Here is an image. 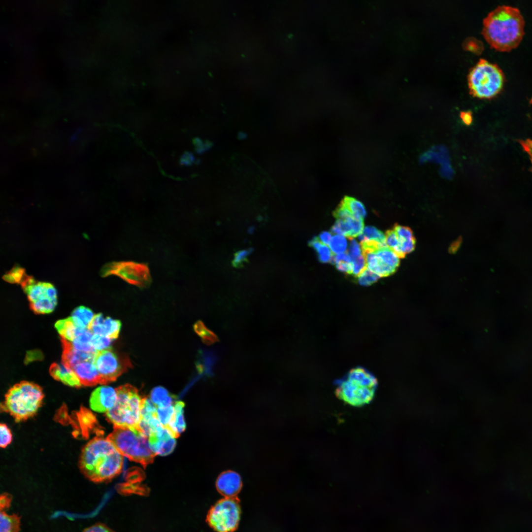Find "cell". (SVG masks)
Instances as JSON below:
<instances>
[{
    "label": "cell",
    "mask_w": 532,
    "mask_h": 532,
    "mask_svg": "<svg viewBox=\"0 0 532 532\" xmlns=\"http://www.w3.org/2000/svg\"><path fill=\"white\" fill-rule=\"evenodd\" d=\"M63 344V362L73 369L86 361H94L97 351L84 352L73 348L68 342L62 339Z\"/></svg>",
    "instance_id": "cell-19"
},
{
    "label": "cell",
    "mask_w": 532,
    "mask_h": 532,
    "mask_svg": "<svg viewBox=\"0 0 532 532\" xmlns=\"http://www.w3.org/2000/svg\"><path fill=\"white\" fill-rule=\"evenodd\" d=\"M341 202L354 216L363 220L366 217V208L363 204L358 200L347 196L343 198Z\"/></svg>",
    "instance_id": "cell-31"
},
{
    "label": "cell",
    "mask_w": 532,
    "mask_h": 532,
    "mask_svg": "<svg viewBox=\"0 0 532 532\" xmlns=\"http://www.w3.org/2000/svg\"><path fill=\"white\" fill-rule=\"evenodd\" d=\"M195 330L200 336L203 341L207 345L218 341L217 336L208 330L201 321H198L194 326Z\"/></svg>",
    "instance_id": "cell-32"
},
{
    "label": "cell",
    "mask_w": 532,
    "mask_h": 532,
    "mask_svg": "<svg viewBox=\"0 0 532 532\" xmlns=\"http://www.w3.org/2000/svg\"><path fill=\"white\" fill-rule=\"evenodd\" d=\"M0 446L1 448H5L12 441L11 432L6 424L2 423L0 425Z\"/></svg>",
    "instance_id": "cell-39"
},
{
    "label": "cell",
    "mask_w": 532,
    "mask_h": 532,
    "mask_svg": "<svg viewBox=\"0 0 532 532\" xmlns=\"http://www.w3.org/2000/svg\"><path fill=\"white\" fill-rule=\"evenodd\" d=\"M422 163L433 161L441 165V173L442 176L450 178L452 177L453 171L449 164V155L447 150L444 146L434 147L427 151L420 158Z\"/></svg>",
    "instance_id": "cell-16"
},
{
    "label": "cell",
    "mask_w": 532,
    "mask_h": 532,
    "mask_svg": "<svg viewBox=\"0 0 532 532\" xmlns=\"http://www.w3.org/2000/svg\"><path fill=\"white\" fill-rule=\"evenodd\" d=\"M308 244L317 252L320 262L322 263H331L333 254L329 247L320 241L318 237H314L309 242Z\"/></svg>",
    "instance_id": "cell-30"
},
{
    "label": "cell",
    "mask_w": 532,
    "mask_h": 532,
    "mask_svg": "<svg viewBox=\"0 0 532 532\" xmlns=\"http://www.w3.org/2000/svg\"><path fill=\"white\" fill-rule=\"evenodd\" d=\"M43 398L40 386L32 382H21L8 390L1 409L10 414L15 421H23L35 415Z\"/></svg>",
    "instance_id": "cell-3"
},
{
    "label": "cell",
    "mask_w": 532,
    "mask_h": 532,
    "mask_svg": "<svg viewBox=\"0 0 532 532\" xmlns=\"http://www.w3.org/2000/svg\"><path fill=\"white\" fill-rule=\"evenodd\" d=\"M240 500L236 497H224L209 510L206 522L216 532H234L240 518Z\"/></svg>",
    "instance_id": "cell-8"
},
{
    "label": "cell",
    "mask_w": 532,
    "mask_h": 532,
    "mask_svg": "<svg viewBox=\"0 0 532 532\" xmlns=\"http://www.w3.org/2000/svg\"><path fill=\"white\" fill-rule=\"evenodd\" d=\"M351 261L353 266L352 274L357 277L366 268L365 257L362 253L358 257L352 258Z\"/></svg>",
    "instance_id": "cell-38"
},
{
    "label": "cell",
    "mask_w": 532,
    "mask_h": 532,
    "mask_svg": "<svg viewBox=\"0 0 532 532\" xmlns=\"http://www.w3.org/2000/svg\"><path fill=\"white\" fill-rule=\"evenodd\" d=\"M357 277L358 283L360 285L367 286L376 282L379 279L380 276L366 267Z\"/></svg>",
    "instance_id": "cell-37"
},
{
    "label": "cell",
    "mask_w": 532,
    "mask_h": 532,
    "mask_svg": "<svg viewBox=\"0 0 532 532\" xmlns=\"http://www.w3.org/2000/svg\"><path fill=\"white\" fill-rule=\"evenodd\" d=\"M123 457L106 438L96 437L83 448L79 458V468L91 481H109L121 473Z\"/></svg>",
    "instance_id": "cell-2"
},
{
    "label": "cell",
    "mask_w": 532,
    "mask_h": 532,
    "mask_svg": "<svg viewBox=\"0 0 532 532\" xmlns=\"http://www.w3.org/2000/svg\"><path fill=\"white\" fill-rule=\"evenodd\" d=\"M242 483L240 475L235 471L228 470L218 477L216 486L218 491L225 497H235L240 491Z\"/></svg>",
    "instance_id": "cell-14"
},
{
    "label": "cell",
    "mask_w": 532,
    "mask_h": 532,
    "mask_svg": "<svg viewBox=\"0 0 532 532\" xmlns=\"http://www.w3.org/2000/svg\"><path fill=\"white\" fill-rule=\"evenodd\" d=\"M0 532H19L20 517L17 514L9 515L5 511H0Z\"/></svg>",
    "instance_id": "cell-26"
},
{
    "label": "cell",
    "mask_w": 532,
    "mask_h": 532,
    "mask_svg": "<svg viewBox=\"0 0 532 532\" xmlns=\"http://www.w3.org/2000/svg\"><path fill=\"white\" fill-rule=\"evenodd\" d=\"M117 399L116 389L102 386L97 388L91 394L89 404L92 410L99 413H106L114 405Z\"/></svg>",
    "instance_id": "cell-12"
},
{
    "label": "cell",
    "mask_w": 532,
    "mask_h": 532,
    "mask_svg": "<svg viewBox=\"0 0 532 532\" xmlns=\"http://www.w3.org/2000/svg\"><path fill=\"white\" fill-rule=\"evenodd\" d=\"M331 233L328 232H323L319 234V239L320 241L326 245H329L331 239Z\"/></svg>",
    "instance_id": "cell-46"
},
{
    "label": "cell",
    "mask_w": 532,
    "mask_h": 532,
    "mask_svg": "<svg viewBox=\"0 0 532 532\" xmlns=\"http://www.w3.org/2000/svg\"><path fill=\"white\" fill-rule=\"evenodd\" d=\"M81 385L93 386L101 384L100 377L94 361L82 362L73 368Z\"/></svg>",
    "instance_id": "cell-20"
},
{
    "label": "cell",
    "mask_w": 532,
    "mask_h": 532,
    "mask_svg": "<svg viewBox=\"0 0 532 532\" xmlns=\"http://www.w3.org/2000/svg\"><path fill=\"white\" fill-rule=\"evenodd\" d=\"M393 229L398 241V247L395 253L402 258L414 250L415 239L412 231L407 227L396 225Z\"/></svg>",
    "instance_id": "cell-18"
},
{
    "label": "cell",
    "mask_w": 532,
    "mask_h": 532,
    "mask_svg": "<svg viewBox=\"0 0 532 532\" xmlns=\"http://www.w3.org/2000/svg\"><path fill=\"white\" fill-rule=\"evenodd\" d=\"M150 399L157 407H159L173 405L176 398L164 387H156L151 392Z\"/></svg>",
    "instance_id": "cell-25"
},
{
    "label": "cell",
    "mask_w": 532,
    "mask_h": 532,
    "mask_svg": "<svg viewBox=\"0 0 532 532\" xmlns=\"http://www.w3.org/2000/svg\"><path fill=\"white\" fill-rule=\"evenodd\" d=\"M94 364L100 377L101 384L114 381L132 367L126 356L118 355L110 348L97 352Z\"/></svg>",
    "instance_id": "cell-11"
},
{
    "label": "cell",
    "mask_w": 532,
    "mask_h": 532,
    "mask_svg": "<svg viewBox=\"0 0 532 532\" xmlns=\"http://www.w3.org/2000/svg\"><path fill=\"white\" fill-rule=\"evenodd\" d=\"M481 33L490 46L508 51L516 48L524 34L525 21L520 10L501 5L490 11L483 21Z\"/></svg>",
    "instance_id": "cell-1"
},
{
    "label": "cell",
    "mask_w": 532,
    "mask_h": 532,
    "mask_svg": "<svg viewBox=\"0 0 532 532\" xmlns=\"http://www.w3.org/2000/svg\"><path fill=\"white\" fill-rule=\"evenodd\" d=\"M148 438L150 446L156 455L166 456L170 454L176 444L174 437L165 428L159 434Z\"/></svg>",
    "instance_id": "cell-17"
},
{
    "label": "cell",
    "mask_w": 532,
    "mask_h": 532,
    "mask_svg": "<svg viewBox=\"0 0 532 532\" xmlns=\"http://www.w3.org/2000/svg\"><path fill=\"white\" fill-rule=\"evenodd\" d=\"M94 316L95 315L90 309L81 306L73 311L70 317L78 327L89 329Z\"/></svg>",
    "instance_id": "cell-24"
},
{
    "label": "cell",
    "mask_w": 532,
    "mask_h": 532,
    "mask_svg": "<svg viewBox=\"0 0 532 532\" xmlns=\"http://www.w3.org/2000/svg\"><path fill=\"white\" fill-rule=\"evenodd\" d=\"M102 277L116 275L127 283L144 288L151 281L148 266L131 261L112 262L104 265L100 271Z\"/></svg>",
    "instance_id": "cell-10"
},
{
    "label": "cell",
    "mask_w": 532,
    "mask_h": 532,
    "mask_svg": "<svg viewBox=\"0 0 532 532\" xmlns=\"http://www.w3.org/2000/svg\"><path fill=\"white\" fill-rule=\"evenodd\" d=\"M364 229L363 220L354 215L343 219H336L332 227L331 232L337 234L343 235L349 239L359 236Z\"/></svg>",
    "instance_id": "cell-15"
},
{
    "label": "cell",
    "mask_w": 532,
    "mask_h": 532,
    "mask_svg": "<svg viewBox=\"0 0 532 532\" xmlns=\"http://www.w3.org/2000/svg\"><path fill=\"white\" fill-rule=\"evenodd\" d=\"M348 253L350 256L351 259L358 257L362 254L361 245L353 238L350 239L349 252H348Z\"/></svg>",
    "instance_id": "cell-41"
},
{
    "label": "cell",
    "mask_w": 532,
    "mask_h": 532,
    "mask_svg": "<svg viewBox=\"0 0 532 532\" xmlns=\"http://www.w3.org/2000/svg\"><path fill=\"white\" fill-rule=\"evenodd\" d=\"M184 403L180 400L176 401L174 412L172 418L166 429L174 438L178 437L186 429V422L184 416Z\"/></svg>",
    "instance_id": "cell-22"
},
{
    "label": "cell",
    "mask_w": 532,
    "mask_h": 532,
    "mask_svg": "<svg viewBox=\"0 0 532 532\" xmlns=\"http://www.w3.org/2000/svg\"><path fill=\"white\" fill-rule=\"evenodd\" d=\"M196 149L198 153H202L209 150L213 146V143L209 141L203 142L201 139L197 138L195 141Z\"/></svg>",
    "instance_id": "cell-42"
},
{
    "label": "cell",
    "mask_w": 532,
    "mask_h": 532,
    "mask_svg": "<svg viewBox=\"0 0 532 532\" xmlns=\"http://www.w3.org/2000/svg\"><path fill=\"white\" fill-rule=\"evenodd\" d=\"M116 389L117 399L114 405L105 413L107 420L114 427H127L139 431L141 400L137 389L129 384Z\"/></svg>",
    "instance_id": "cell-6"
},
{
    "label": "cell",
    "mask_w": 532,
    "mask_h": 532,
    "mask_svg": "<svg viewBox=\"0 0 532 532\" xmlns=\"http://www.w3.org/2000/svg\"><path fill=\"white\" fill-rule=\"evenodd\" d=\"M82 532H114L106 525L98 523L88 527Z\"/></svg>",
    "instance_id": "cell-43"
},
{
    "label": "cell",
    "mask_w": 532,
    "mask_h": 532,
    "mask_svg": "<svg viewBox=\"0 0 532 532\" xmlns=\"http://www.w3.org/2000/svg\"><path fill=\"white\" fill-rule=\"evenodd\" d=\"M106 438L122 456L139 463L144 468L153 462L156 456L148 437L137 430L114 427Z\"/></svg>",
    "instance_id": "cell-5"
},
{
    "label": "cell",
    "mask_w": 532,
    "mask_h": 532,
    "mask_svg": "<svg viewBox=\"0 0 532 532\" xmlns=\"http://www.w3.org/2000/svg\"><path fill=\"white\" fill-rule=\"evenodd\" d=\"M55 328L61 336L62 339L68 342H71L87 329L77 326L70 317L58 321L55 324Z\"/></svg>",
    "instance_id": "cell-23"
},
{
    "label": "cell",
    "mask_w": 532,
    "mask_h": 532,
    "mask_svg": "<svg viewBox=\"0 0 532 532\" xmlns=\"http://www.w3.org/2000/svg\"><path fill=\"white\" fill-rule=\"evenodd\" d=\"M347 245L345 238L339 235H334L329 244L331 250L334 254L343 253L346 250Z\"/></svg>",
    "instance_id": "cell-35"
},
{
    "label": "cell",
    "mask_w": 532,
    "mask_h": 532,
    "mask_svg": "<svg viewBox=\"0 0 532 532\" xmlns=\"http://www.w3.org/2000/svg\"><path fill=\"white\" fill-rule=\"evenodd\" d=\"M26 275L23 268L15 266L6 272L2 276V278L5 281L10 283L21 284Z\"/></svg>",
    "instance_id": "cell-34"
},
{
    "label": "cell",
    "mask_w": 532,
    "mask_h": 532,
    "mask_svg": "<svg viewBox=\"0 0 532 532\" xmlns=\"http://www.w3.org/2000/svg\"><path fill=\"white\" fill-rule=\"evenodd\" d=\"M462 122L466 125H470L472 122V115L470 111H462L460 114Z\"/></svg>",
    "instance_id": "cell-45"
},
{
    "label": "cell",
    "mask_w": 532,
    "mask_h": 532,
    "mask_svg": "<svg viewBox=\"0 0 532 532\" xmlns=\"http://www.w3.org/2000/svg\"><path fill=\"white\" fill-rule=\"evenodd\" d=\"M50 372L53 377L66 385L76 387L81 385L74 370L63 362L52 364Z\"/></svg>",
    "instance_id": "cell-21"
},
{
    "label": "cell",
    "mask_w": 532,
    "mask_h": 532,
    "mask_svg": "<svg viewBox=\"0 0 532 532\" xmlns=\"http://www.w3.org/2000/svg\"><path fill=\"white\" fill-rule=\"evenodd\" d=\"M331 263L335 264L338 270L349 274H352L353 266L348 252L338 254H333Z\"/></svg>",
    "instance_id": "cell-28"
},
{
    "label": "cell",
    "mask_w": 532,
    "mask_h": 532,
    "mask_svg": "<svg viewBox=\"0 0 532 532\" xmlns=\"http://www.w3.org/2000/svg\"><path fill=\"white\" fill-rule=\"evenodd\" d=\"M174 404L167 406L157 407V418L162 427L165 429L167 428L173 415Z\"/></svg>",
    "instance_id": "cell-33"
},
{
    "label": "cell",
    "mask_w": 532,
    "mask_h": 532,
    "mask_svg": "<svg viewBox=\"0 0 532 532\" xmlns=\"http://www.w3.org/2000/svg\"><path fill=\"white\" fill-rule=\"evenodd\" d=\"M361 242L366 240H374L384 247H387L386 243L385 235L382 232L373 226H366L364 228L362 233L358 236Z\"/></svg>",
    "instance_id": "cell-29"
},
{
    "label": "cell",
    "mask_w": 532,
    "mask_h": 532,
    "mask_svg": "<svg viewBox=\"0 0 532 532\" xmlns=\"http://www.w3.org/2000/svg\"><path fill=\"white\" fill-rule=\"evenodd\" d=\"M27 294L32 310L39 314L52 312L57 303V292L50 283L35 280L27 275L20 284Z\"/></svg>",
    "instance_id": "cell-9"
},
{
    "label": "cell",
    "mask_w": 532,
    "mask_h": 532,
    "mask_svg": "<svg viewBox=\"0 0 532 532\" xmlns=\"http://www.w3.org/2000/svg\"><path fill=\"white\" fill-rule=\"evenodd\" d=\"M385 239L387 247L395 252L398 247V241L394 229L389 230L386 232Z\"/></svg>",
    "instance_id": "cell-40"
},
{
    "label": "cell",
    "mask_w": 532,
    "mask_h": 532,
    "mask_svg": "<svg viewBox=\"0 0 532 532\" xmlns=\"http://www.w3.org/2000/svg\"><path fill=\"white\" fill-rule=\"evenodd\" d=\"M121 327L119 320L104 317L99 313L95 315L89 329L94 334L106 336L113 340L118 337Z\"/></svg>",
    "instance_id": "cell-13"
},
{
    "label": "cell",
    "mask_w": 532,
    "mask_h": 532,
    "mask_svg": "<svg viewBox=\"0 0 532 532\" xmlns=\"http://www.w3.org/2000/svg\"><path fill=\"white\" fill-rule=\"evenodd\" d=\"M335 394L340 399L353 406H362L373 399L377 387L374 376L365 368L352 369L337 382Z\"/></svg>",
    "instance_id": "cell-4"
},
{
    "label": "cell",
    "mask_w": 532,
    "mask_h": 532,
    "mask_svg": "<svg viewBox=\"0 0 532 532\" xmlns=\"http://www.w3.org/2000/svg\"><path fill=\"white\" fill-rule=\"evenodd\" d=\"M112 340L107 337L93 334L91 344L94 349L99 352L109 348Z\"/></svg>",
    "instance_id": "cell-36"
},
{
    "label": "cell",
    "mask_w": 532,
    "mask_h": 532,
    "mask_svg": "<svg viewBox=\"0 0 532 532\" xmlns=\"http://www.w3.org/2000/svg\"><path fill=\"white\" fill-rule=\"evenodd\" d=\"M247 136V134L242 132H239L238 134V138L240 139H244L246 138Z\"/></svg>",
    "instance_id": "cell-47"
},
{
    "label": "cell",
    "mask_w": 532,
    "mask_h": 532,
    "mask_svg": "<svg viewBox=\"0 0 532 532\" xmlns=\"http://www.w3.org/2000/svg\"><path fill=\"white\" fill-rule=\"evenodd\" d=\"M93 334L90 330L87 329L71 342H68L73 348L77 350L84 352L96 351L91 344V339Z\"/></svg>",
    "instance_id": "cell-27"
},
{
    "label": "cell",
    "mask_w": 532,
    "mask_h": 532,
    "mask_svg": "<svg viewBox=\"0 0 532 532\" xmlns=\"http://www.w3.org/2000/svg\"><path fill=\"white\" fill-rule=\"evenodd\" d=\"M12 496L7 493H3L0 497V510L5 511L11 505Z\"/></svg>",
    "instance_id": "cell-44"
},
{
    "label": "cell",
    "mask_w": 532,
    "mask_h": 532,
    "mask_svg": "<svg viewBox=\"0 0 532 532\" xmlns=\"http://www.w3.org/2000/svg\"><path fill=\"white\" fill-rule=\"evenodd\" d=\"M469 93L480 99H491L501 90L505 81L502 69L496 64L480 59L467 75Z\"/></svg>",
    "instance_id": "cell-7"
}]
</instances>
